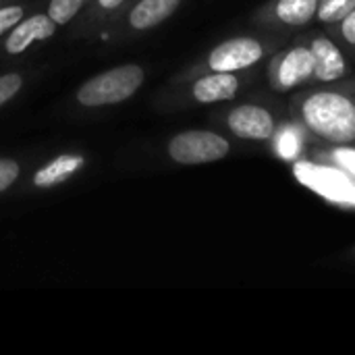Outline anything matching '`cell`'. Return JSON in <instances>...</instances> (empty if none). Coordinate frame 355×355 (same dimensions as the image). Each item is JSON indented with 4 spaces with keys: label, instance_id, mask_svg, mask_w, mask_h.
<instances>
[{
    "label": "cell",
    "instance_id": "cell-1",
    "mask_svg": "<svg viewBox=\"0 0 355 355\" xmlns=\"http://www.w3.org/2000/svg\"><path fill=\"white\" fill-rule=\"evenodd\" d=\"M289 114L314 144L355 146V75L335 83H312L291 94Z\"/></svg>",
    "mask_w": 355,
    "mask_h": 355
},
{
    "label": "cell",
    "instance_id": "cell-2",
    "mask_svg": "<svg viewBox=\"0 0 355 355\" xmlns=\"http://www.w3.org/2000/svg\"><path fill=\"white\" fill-rule=\"evenodd\" d=\"M285 37L287 35L260 29L256 33H239L225 37L208 52H204L198 60L179 71L171 81H183L202 73H243L260 69L266 58L287 42Z\"/></svg>",
    "mask_w": 355,
    "mask_h": 355
},
{
    "label": "cell",
    "instance_id": "cell-3",
    "mask_svg": "<svg viewBox=\"0 0 355 355\" xmlns=\"http://www.w3.org/2000/svg\"><path fill=\"white\" fill-rule=\"evenodd\" d=\"M260 73H202L183 81H171L168 87L156 98L158 108L162 110H185L200 106H218L237 100L254 83H258Z\"/></svg>",
    "mask_w": 355,
    "mask_h": 355
},
{
    "label": "cell",
    "instance_id": "cell-4",
    "mask_svg": "<svg viewBox=\"0 0 355 355\" xmlns=\"http://www.w3.org/2000/svg\"><path fill=\"white\" fill-rule=\"evenodd\" d=\"M148 71L137 62H125L100 71L75 89L81 108H106L131 100L146 83Z\"/></svg>",
    "mask_w": 355,
    "mask_h": 355
},
{
    "label": "cell",
    "instance_id": "cell-5",
    "mask_svg": "<svg viewBox=\"0 0 355 355\" xmlns=\"http://www.w3.org/2000/svg\"><path fill=\"white\" fill-rule=\"evenodd\" d=\"M220 131L235 139L268 144L279 131L283 116L268 104L256 100H233L212 114Z\"/></svg>",
    "mask_w": 355,
    "mask_h": 355
},
{
    "label": "cell",
    "instance_id": "cell-6",
    "mask_svg": "<svg viewBox=\"0 0 355 355\" xmlns=\"http://www.w3.org/2000/svg\"><path fill=\"white\" fill-rule=\"evenodd\" d=\"M264 77L275 94H295L314 83V60L306 33L285 42L266 58Z\"/></svg>",
    "mask_w": 355,
    "mask_h": 355
},
{
    "label": "cell",
    "instance_id": "cell-7",
    "mask_svg": "<svg viewBox=\"0 0 355 355\" xmlns=\"http://www.w3.org/2000/svg\"><path fill=\"white\" fill-rule=\"evenodd\" d=\"M166 158L181 166L212 164L235 152L231 135L220 129H185L168 137Z\"/></svg>",
    "mask_w": 355,
    "mask_h": 355
},
{
    "label": "cell",
    "instance_id": "cell-8",
    "mask_svg": "<svg viewBox=\"0 0 355 355\" xmlns=\"http://www.w3.org/2000/svg\"><path fill=\"white\" fill-rule=\"evenodd\" d=\"M181 4L183 0H131L104 33H108L112 42L141 37L166 23Z\"/></svg>",
    "mask_w": 355,
    "mask_h": 355
},
{
    "label": "cell",
    "instance_id": "cell-9",
    "mask_svg": "<svg viewBox=\"0 0 355 355\" xmlns=\"http://www.w3.org/2000/svg\"><path fill=\"white\" fill-rule=\"evenodd\" d=\"M320 0H266L250 17L260 31L289 35L293 31L316 25V10Z\"/></svg>",
    "mask_w": 355,
    "mask_h": 355
},
{
    "label": "cell",
    "instance_id": "cell-10",
    "mask_svg": "<svg viewBox=\"0 0 355 355\" xmlns=\"http://www.w3.org/2000/svg\"><path fill=\"white\" fill-rule=\"evenodd\" d=\"M306 37L314 60V83H335L354 75L347 52L324 27L306 33Z\"/></svg>",
    "mask_w": 355,
    "mask_h": 355
},
{
    "label": "cell",
    "instance_id": "cell-11",
    "mask_svg": "<svg viewBox=\"0 0 355 355\" xmlns=\"http://www.w3.org/2000/svg\"><path fill=\"white\" fill-rule=\"evenodd\" d=\"M56 29H58V25L50 19V15L46 10L29 12L12 29H8V33L2 37L0 54L8 56V58L21 56L31 46L48 42L56 33Z\"/></svg>",
    "mask_w": 355,
    "mask_h": 355
},
{
    "label": "cell",
    "instance_id": "cell-12",
    "mask_svg": "<svg viewBox=\"0 0 355 355\" xmlns=\"http://www.w3.org/2000/svg\"><path fill=\"white\" fill-rule=\"evenodd\" d=\"M87 164L85 154L79 152H62L58 156H54L52 160H48L46 164H42L37 171H33L29 183L35 189H52L58 187L67 181H71L75 175H79Z\"/></svg>",
    "mask_w": 355,
    "mask_h": 355
},
{
    "label": "cell",
    "instance_id": "cell-13",
    "mask_svg": "<svg viewBox=\"0 0 355 355\" xmlns=\"http://www.w3.org/2000/svg\"><path fill=\"white\" fill-rule=\"evenodd\" d=\"M310 144H314V139L308 135V131L291 114H289V119H283L279 131L268 141L272 154L285 162H291V164L304 156V152Z\"/></svg>",
    "mask_w": 355,
    "mask_h": 355
},
{
    "label": "cell",
    "instance_id": "cell-14",
    "mask_svg": "<svg viewBox=\"0 0 355 355\" xmlns=\"http://www.w3.org/2000/svg\"><path fill=\"white\" fill-rule=\"evenodd\" d=\"M131 0H89L85 10L79 15V31L83 35H100L104 33L110 23L129 6Z\"/></svg>",
    "mask_w": 355,
    "mask_h": 355
},
{
    "label": "cell",
    "instance_id": "cell-15",
    "mask_svg": "<svg viewBox=\"0 0 355 355\" xmlns=\"http://www.w3.org/2000/svg\"><path fill=\"white\" fill-rule=\"evenodd\" d=\"M306 156L327 162L341 171L352 183H355V146H324V144H310L304 152Z\"/></svg>",
    "mask_w": 355,
    "mask_h": 355
},
{
    "label": "cell",
    "instance_id": "cell-16",
    "mask_svg": "<svg viewBox=\"0 0 355 355\" xmlns=\"http://www.w3.org/2000/svg\"><path fill=\"white\" fill-rule=\"evenodd\" d=\"M89 0H48L46 12L58 27H67L79 19Z\"/></svg>",
    "mask_w": 355,
    "mask_h": 355
},
{
    "label": "cell",
    "instance_id": "cell-17",
    "mask_svg": "<svg viewBox=\"0 0 355 355\" xmlns=\"http://www.w3.org/2000/svg\"><path fill=\"white\" fill-rule=\"evenodd\" d=\"M354 8L355 0H320L316 10V25L327 29L345 19Z\"/></svg>",
    "mask_w": 355,
    "mask_h": 355
},
{
    "label": "cell",
    "instance_id": "cell-18",
    "mask_svg": "<svg viewBox=\"0 0 355 355\" xmlns=\"http://www.w3.org/2000/svg\"><path fill=\"white\" fill-rule=\"evenodd\" d=\"M327 31L341 44V48L347 52V56L355 58V8L339 23L327 27Z\"/></svg>",
    "mask_w": 355,
    "mask_h": 355
},
{
    "label": "cell",
    "instance_id": "cell-19",
    "mask_svg": "<svg viewBox=\"0 0 355 355\" xmlns=\"http://www.w3.org/2000/svg\"><path fill=\"white\" fill-rule=\"evenodd\" d=\"M29 12V4L25 0H10L0 4V40L12 29L25 15Z\"/></svg>",
    "mask_w": 355,
    "mask_h": 355
},
{
    "label": "cell",
    "instance_id": "cell-20",
    "mask_svg": "<svg viewBox=\"0 0 355 355\" xmlns=\"http://www.w3.org/2000/svg\"><path fill=\"white\" fill-rule=\"evenodd\" d=\"M23 85H25V75L19 71H10V73L0 75V108L4 104H8L15 96H19Z\"/></svg>",
    "mask_w": 355,
    "mask_h": 355
},
{
    "label": "cell",
    "instance_id": "cell-21",
    "mask_svg": "<svg viewBox=\"0 0 355 355\" xmlns=\"http://www.w3.org/2000/svg\"><path fill=\"white\" fill-rule=\"evenodd\" d=\"M21 177V162L15 158H0V193H6Z\"/></svg>",
    "mask_w": 355,
    "mask_h": 355
},
{
    "label": "cell",
    "instance_id": "cell-22",
    "mask_svg": "<svg viewBox=\"0 0 355 355\" xmlns=\"http://www.w3.org/2000/svg\"><path fill=\"white\" fill-rule=\"evenodd\" d=\"M347 258H349V260H354V262H355V245L352 248V250H349V252H347Z\"/></svg>",
    "mask_w": 355,
    "mask_h": 355
},
{
    "label": "cell",
    "instance_id": "cell-23",
    "mask_svg": "<svg viewBox=\"0 0 355 355\" xmlns=\"http://www.w3.org/2000/svg\"><path fill=\"white\" fill-rule=\"evenodd\" d=\"M4 2H10V0H0V4H4Z\"/></svg>",
    "mask_w": 355,
    "mask_h": 355
}]
</instances>
